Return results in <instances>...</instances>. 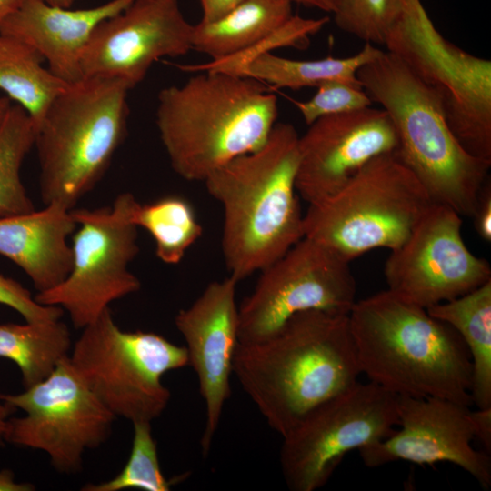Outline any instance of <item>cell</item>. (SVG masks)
I'll return each instance as SVG.
<instances>
[{"mask_svg":"<svg viewBox=\"0 0 491 491\" xmlns=\"http://www.w3.org/2000/svg\"><path fill=\"white\" fill-rule=\"evenodd\" d=\"M401 12V0H335L336 26L365 44L384 45Z\"/></svg>","mask_w":491,"mask_h":491,"instance_id":"29","label":"cell"},{"mask_svg":"<svg viewBox=\"0 0 491 491\" xmlns=\"http://www.w3.org/2000/svg\"><path fill=\"white\" fill-rule=\"evenodd\" d=\"M68 356L23 392L0 396L25 413L10 417L5 442L45 453L56 471L70 475L82 469L87 450L107 440L116 416L82 380Z\"/></svg>","mask_w":491,"mask_h":491,"instance_id":"12","label":"cell"},{"mask_svg":"<svg viewBox=\"0 0 491 491\" xmlns=\"http://www.w3.org/2000/svg\"><path fill=\"white\" fill-rule=\"evenodd\" d=\"M490 179L485 183L472 215L478 235L486 242L491 241V185Z\"/></svg>","mask_w":491,"mask_h":491,"instance_id":"33","label":"cell"},{"mask_svg":"<svg viewBox=\"0 0 491 491\" xmlns=\"http://www.w3.org/2000/svg\"><path fill=\"white\" fill-rule=\"evenodd\" d=\"M132 217L137 227L150 234L156 256L168 265L181 262L203 234L193 205L180 195H165L145 204L137 202Z\"/></svg>","mask_w":491,"mask_h":491,"instance_id":"26","label":"cell"},{"mask_svg":"<svg viewBox=\"0 0 491 491\" xmlns=\"http://www.w3.org/2000/svg\"><path fill=\"white\" fill-rule=\"evenodd\" d=\"M349 264L329 247L304 236L259 271L253 291L238 306V343L264 340L301 312L348 315L356 294Z\"/></svg>","mask_w":491,"mask_h":491,"instance_id":"13","label":"cell"},{"mask_svg":"<svg viewBox=\"0 0 491 491\" xmlns=\"http://www.w3.org/2000/svg\"><path fill=\"white\" fill-rule=\"evenodd\" d=\"M433 204L396 153L383 154L337 193L309 205L304 236L351 262L375 248H398Z\"/></svg>","mask_w":491,"mask_h":491,"instance_id":"7","label":"cell"},{"mask_svg":"<svg viewBox=\"0 0 491 491\" xmlns=\"http://www.w3.org/2000/svg\"><path fill=\"white\" fill-rule=\"evenodd\" d=\"M69 360L86 386L117 417L152 422L171 396L162 376L188 366L185 346L145 331H125L105 309L82 329Z\"/></svg>","mask_w":491,"mask_h":491,"instance_id":"8","label":"cell"},{"mask_svg":"<svg viewBox=\"0 0 491 491\" xmlns=\"http://www.w3.org/2000/svg\"><path fill=\"white\" fill-rule=\"evenodd\" d=\"M360 373L396 396L471 406L472 365L449 325L388 289L356 301L348 314Z\"/></svg>","mask_w":491,"mask_h":491,"instance_id":"3","label":"cell"},{"mask_svg":"<svg viewBox=\"0 0 491 491\" xmlns=\"http://www.w3.org/2000/svg\"><path fill=\"white\" fill-rule=\"evenodd\" d=\"M15 411V408L5 402L0 396V445L5 442L9 419Z\"/></svg>","mask_w":491,"mask_h":491,"instance_id":"37","label":"cell"},{"mask_svg":"<svg viewBox=\"0 0 491 491\" xmlns=\"http://www.w3.org/2000/svg\"><path fill=\"white\" fill-rule=\"evenodd\" d=\"M134 0H110L92 8L72 10L45 0H25L4 22L0 33L34 46L59 79H83L82 56L96 26L125 9Z\"/></svg>","mask_w":491,"mask_h":491,"instance_id":"19","label":"cell"},{"mask_svg":"<svg viewBox=\"0 0 491 491\" xmlns=\"http://www.w3.org/2000/svg\"><path fill=\"white\" fill-rule=\"evenodd\" d=\"M469 406L438 397L397 396L400 429L360 448L367 467L404 460L420 466L448 462L471 475L485 489L491 486V459L472 446L476 438Z\"/></svg>","mask_w":491,"mask_h":491,"instance_id":"16","label":"cell"},{"mask_svg":"<svg viewBox=\"0 0 491 491\" xmlns=\"http://www.w3.org/2000/svg\"><path fill=\"white\" fill-rule=\"evenodd\" d=\"M163 88L155 123L171 167L202 181L267 140L278 115L277 97L262 82L220 71H200Z\"/></svg>","mask_w":491,"mask_h":491,"instance_id":"4","label":"cell"},{"mask_svg":"<svg viewBox=\"0 0 491 491\" xmlns=\"http://www.w3.org/2000/svg\"><path fill=\"white\" fill-rule=\"evenodd\" d=\"M45 62L28 43L0 33V89L25 109L35 127L69 85L45 67Z\"/></svg>","mask_w":491,"mask_h":491,"instance_id":"23","label":"cell"},{"mask_svg":"<svg viewBox=\"0 0 491 491\" xmlns=\"http://www.w3.org/2000/svg\"><path fill=\"white\" fill-rule=\"evenodd\" d=\"M462 216L434 203L408 238L387 257V289L424 308L455 299L491 280L487 260L466 246Z\"/></svg>","mask_w":491,"mask_h":491,"instance_id":"14","label":"cell"},{"mask_svg":"<svg viewBox=\"0 0 491 491\" xmlns=\"http://www.w3.org/2000/svg\"><path fill=\"white\" fill-rule=\"evenodd\" d=\"M329 21V18H305L292 15L282 26L254 47L233 56L211 61L202 65H178L186 72L220 71L230 74L236 72L254 57L271 53L283 47L306 48L310 37L318 33Z\"/></svg>","mask_w":491,"mask_h":491,"instance_id":"30","label":"cell"},{"mask_svg":"<svg viewBox=\"0 0 491 491\" xmlns=\"http://www.w3.org/2000/svg\"><path fill=\"white\" fill-rule=\"evenodd\" d=\"M12 100L5 96H0V126L2 123L4 122L11 105H12Z\"/></svg>","mask_w":491,"mask_h":491,"instance_id":"40","label":"cell"},{"mask_svg":"<svg viewBox=\"0 0 491 491\" xmlns=\"http://www.w3.org/2000/svg\"><path fill=\"white\" fill-rule=\"evenodd\" d=\"M137 202L133 194L121 193L111 205L71 209L78 229L72 239L70 272L35 299L62 308L74 327L83 329L111 303L137 292L141 282L128 269L139 252L132 217Z\"/></svg>","mask_w":491,"mask_h":491,"instance_id":"10","label":"cell"},{"mask_svg":"<svg viewBox=\"0 0 491 491\" xmlns=\"http://www.w3.org/2000/svg\"><path fill=\"white\" fill-rule=\"evenodd\" d=\"M398 140L385 110L368 106L320 117L298 140L296 186L308 205L342 189L370 160L395 152Z\"/></svg>","mask_w":491,"mask_h":491,"instance_id":"17","label":"cell"},{"mask_svg":"<svg viewBox=\"0 0 491 491\" xmlns=\"http://www.w3.org/2000/svg\"><path fill=\"white\" fill-rule=\"evenodd\" d=\"M0 304L13 308L29 323L58 320L64 314L63 309L58 306L39 304L27 288L1 273Z\"/></svg>","mask_w":491,"mask_h":491,"instance_id":"32","label":"cell"},{"mask_svg":"<svg viewBox=\"0 0 491 491\" xmlns=\"http://www.w3.org/2000/svg\"><path fill=\"white\" fill-rule=\"evenodd\" d=\"M245 0H199L202 8V18L200 22L209 23L215 21Z\"/></svg>","mask_w":491,"mask_h":491,"instance_id":"35","label":"cell"},{"mask_svg":"<svg viewBox=\"0 0 491 491\" xmlns=\"http://www.w3.org/2000/svg\"><path fill=\"white\" fill-rule=\"evenodd\" d=\"M382 51L374 45L365 44L362 50L354 55L316 60H295L265 53L248 61L235 75L256 79L274 88L297 90L316 87L326 81H340L362 87L357 78L358 69Z\"/></svg>","mask_w":491,"mask_h":491,"instance_id":"24","label":"cell"},{"mask_svg":"<svg viewBox=\"0 0 491 491\" xmlns=\"http://www.w3.org/2000/svg\"><path fill=\"white\" fill-rule=\"evenodd\" d=\"M464 341L472 365L471 397L477 408L491 406V280L455 299L426 308Z\"/></svg>","mask_w":491,"mask_h":491,"instance_id":"22","label":"cell"},{"mask_svg":"<svg viewBox=\"0 0 491 491\" xmlns=\"http://www.w3.org/2000/svg\"><path fill=\"white\" fill-rule=\"evenodd\" d=\"M133 440L128 460L113 478L83 486L84 491H168L172 482L161 470L156 442L152 434L151 422H133Z\"/></svg>","mask_w":491,"mask_h":491,"instance_id":"28","label":"cell"},{"mask_svg":"<svg viewBox=\"0 0 491 491\" xmlns=\"http://www.w3.org/2000/svg\"><path fill=\"white\" fill-rule=\"evenodd\" d=\"M193 33L178 0H134L95 29L82 56L83 78H117L133 89L160 58L193 50Z\"/></svg>","mask_w":491,"mask_h":491,"instance_id":"15","label":"cell"},{"mask_svg":"<svg viewBox=\"0 0 491 491\" xmlns=\"http://www.w3.org/2000/svg\"><path fill=\"white\" fill-rule=\"evenodd\" d=\"M316 89L310 99L295 102L307 125L320 117L359 110L373 104L362 87L344 82L326 81Z\"/></svg>","mask_w":491,"mask_h":491,"instance_id":"31","label":"cell"},{"mask_svg":"<svg viewBox=\"0 0 491 491\" xmlns=\"http://www.w3.org/2000/svg\"><path fill=\"white\" fill-rule=\"evenodd\" d=\"M289 0H245L221 18L194 25L193 50L211 61L241 54L269 36L291 16Z\"/></svg>","mask_w":491,"mask_h":491,"instance_id":"21","label":"cell"},{"mask_svg":"<svg viewBox=\"0 0 491 491\" xmlns=\"http://www.w3.org/2000/svg\"><path fill=\"white\" fill-rule=\"evenodd\" d=\"M25 0H0V30L6 20L15 11H16Z\"/></svg>","mask_w":491,"mask_h":491,"instance_id":"38","label":"cell"},{"mask_svg":"<svg viewBox=\"0 0 491 491\" xmlns=\"http://www.w3.org/2000/svg\"><path fill=\"white\" fill-rule=\"evenodd\" d=\"M292 4L296 3L307 7L317 8L321 11L332 13L335 0H289Z\"/></svg>","mask_w":491,"mask_h":491,"instance_id":"39","label":"cell"},{"mask_svg":"<svg viewBox=\"0 0 491 491\" xmlns=\"http://www.w3.org/2000/svg\"><path fill=\"white\" fill-rule=\"evenodd\" d=\"M72 346L70 330L61 319L0 324V357L16 365L25 388L47 376Z\"/></svg>","mask_w":491,"mask_h":491,"instance_id":"25","label":"cell"},{"mask_svg":"<svg viewBox=\"0 0 491 491\" xmlns=\"http://www.w3.org/2000/svg\"><path fill=\"white\" fill-rule=\"evenodd\" d=\"M384 45L438 95L463 148L491 161V61L446 40L421 0H401Z\"/></svg>","mask_w":491,"mask_h":491,"instance_id":"9","label":"cell"},{"mask_svg":"<svg viewBox=\"0 0 491 491\" xmlns=\"http://www.w3.org/2000/svg\"><path fill=\"white\" fill-rule=\"evenodd\" d=\"M35 139L32 119L22 106L12 105L0 126V217L35 210L21 179L22 164Z\"/></svg>","mask_w":491,"mask_h":491,"instance_id":"27","label":"cell"},{"mask_svg":"<svg viewBox=\"0 0 491 491\" xmlns=\"http://www.w3.org/2000/svg\"><path fill=\"white\" fill-rule=\"evenodd\" d=\"M299 135L276 123L266 143L222 165L204 181L223 208L221 246L229 276L259 272L304 237L296 186Z\"/></svg>","mask_w":491,"mask_h":491,"instance_id":"2","label":"cell"},{"mask_svg":"<svg viewBox=\"0 0 491 491\" xmlns=\"http://www.w3.org/2000/svg\"><path fill=\"white\" fill-rule=\"evenodd\" d=\"M475 436L482 443L486 453L491 451V406L471 411Z\"/></svg>","mask_w":491,"mask_h":491,"instance_id":"34","label":"cell"},{"mask_svg":"<svg viewBox=\"0 0 491 491\" xmlns=\"http://www.w3.org/2000/svg\"><path fill=\"white\" fill-rule=\"evenodd\" d=\"M238 281L228 276L207 285L195 302L175 317L185 341L188 366L195 370L205 404L201 447L207 455L230 396V376L238 344L239 312L235 301Z\"/></svg>","mask_w":491,"mask_h":491,"instance_id":"18","label":"cell"},{"mask_svg":"<svg viewBox=\"0 0 491 491\" xmlns=\"http://www.w3.org/2000/svg\"><path fill=\"white\" fill-rule=\"evenodd\" d=\"M76 227L71 209L57 203L0 217V255L26 274L36 293L49 290L70 272L73 257L67 239Z\"/></svg>","mask_w":491,"mask_h":491,"instance_id":"20","label":"cell"},{"mask_svg":"<svg viewBox=\"0 0 491 491\" xmlns=\"http://www.w3.org/2000/svg\"><path fill=\"white\" fill-rule=\"evenodd\" d=\"M34 486L27 483H17L10 470L0 471V491H31Z\"/></svg>","mask_w":491,"mask_h":491,"instance_id":"36","label":"cell"},{"mask_svg":"<svg viewBox=\"0 0 491 491\" xmlns=\"http://www.w3.org/2000/svg\"><path fill=\"white\" fill-rule=\"evenodd\" d=\"M233 374L283 436L313 408L357 382L348 315L301 312L264 340L238 343Z\"/></svg>","mask_w":491,"mask_h":491,"instance_id":"1","label":"cell"},{"mask_svg":"<svg viewBox=\"0 0 491 491\" xmlns=\"http://www.w3.org/2000/svg\"><path fill=\"white\" fill-rule=\"evenodd\" d=\"M396 397L373 382L357 381L308 412L282 436L279 460L288 488L323 487L347 453L393 434Z\"/></svg>","mask_w":491,"mask_h":491,"instance_id":"11","label":"cell"},{"mask_svg":"<svg viewBox=\"0 0 491 491\" xmlns=\"http://www.w3.org/2000/svg\"><path fill=\"white\" fill-rule=\"evenodd\" d=\"M47 4L61 7L69 8L75 0H45Z\"/></svg>","mask_w":491,"mask_h":491,"instance_id":"41","label":"cell"},{"mask_svg":"<svg viewBox=\"0 0 491 491\" xmlns=\"http://www.w3.org/2000/svg\"><path fill=\"white\" fill-rule=\"evenodd\" d=\"M130 90L121 79L85 77L50 104L34 145L45 205L73 209L103 178L126 136Z\"/></svg>","mask_w":491,"mask_h":491,"instance_id":"6","label":"cell"},{"mask_svg":"<svg viewBox=\"0 0 491 491\" xmlns=\"http://www.w3.org/2000/svg\"><path fill=\"white\" fill-rule=\"evenodd\" d=\"M362 88L396 129L395 151L434 203L472 217L491 161L473 156L452 133L438 95L397 55L382 51L357 71Z\"/></svg>","mask_w":491,"mask_h":491,"instance_id":"5","label":"cell"}]
</instances>
